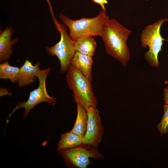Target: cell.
I'll return each instance as SVG.
<instances>
[{
	"label": "cell",
	"mask_w": 168,
	"mask_h": 168,
	"mask_svg": "<svg viewBox=\"0 0 168 168\" xmlns=\"http://www.w3.org/2000/svg\"><path fill=\"white\" fill-rule=\"evenodd\" d=\"M145 0V1H149V0Z\"/></svg>",
	"instance_id": "obj_21"
},
{
	"label": "cell",
	"mask_w": 168,
	"mask_h": 168,
	"mask_svg": "<svg viewBox=\"0 0 168 168\" xmlns=\"http://www.w3.org/2000/svg\"><path fill=\"white\" fill-rule=\"evenodd\" d=\"M106 10L101 9L98 16L91 18L82 17L73 20L61 14L59 18L69 29V38L75 42L87 36L101 37L104 25L110 18L106 15Z\"/></svg>",
	"instance_id": "obj_2"
},
{
	"label": "cell",
	"mask_w": 168,
	"mask_h": 168,
	"mask_svg": "<svg viewBox=\"0 0 168 168\" xmlns=\"http://www.w3.org/2000/svg\"><path fill=\"white\" fill-rule=\"evenodd\" d=\"M93 63L92 57L76 51L71 59L70 64L91 81L92 67Z\"/></svg>",
	"instance_id": "obj_11"
},
{
	"label": "cell",
	"mask_w": 168,
	"mask_h": 168,
	"mask_svg": "<svg viewBox=\"0 0 168 168\" xmlns=\"http://www.w3.org/2000/svg\"><path fill=\"white\" fill-rule=\"evenodd\" d=\"M56 29L60 35L59 41L54 45L45 48L46 53L51 56H56L59 59L62 73L67 71L71 61L76 51L74 48V42L69 38L66 26L61 24L55 19L54 21Z\"/></svg>",
	"instance_id": "obj_5"
},
{
	"label": "cell",
	"mask_w": 168,
	"mask_h": 168,
	"mask_svg": "<svg viewBox=\"0 0 168 168\" xmlns=\"http://www.w3.org/2000/svg\"><path fill=\"white\" fill-rule=\"evenodd\" d=\"M40 63L37 62L34 65L31 62L26 59L20 68L17 82L19 87L22 88L33 83L37 73L40 70Z\"/></svg>",
	"instance_id": "obj_9"
},
{
	"label": "cell",
	"mask_w": 168,
	"mask_h": 168,
	"mask_svg": "<svg viewBox=\"0 0 168 168\" xmlns=\"http://www.w3.org/2000/svg\"><path fill=\"white\" fill-rule=\"evenodd\" d=\"M19 67L11 66L7 61L0 64V79H9L12 83L17 82L20 71Z\"/></svg>",
	"instance_id": "obj_15"
},
{
	"label": "cell",
	"mask_w": 168,
	"mask_h": 168,
	"mask_svg": "<svg viewBox=\"0 0 168 168\" xmlns=\"http://www.w3.org/2000/svg\"><path fill=\"white\" fill-rule=\"evenodd\" d=\"M88 121L86 133L82 142L96 148L102 140L104 133L99 111L96 107L91 106L87 110Z\"/></svg>",
	"instance_id": "obj_8"
},
{
	"label": "cell",
	"mask_w": 168,
	"mask_h": 168,
	"mask_svg": "<svg viewBox=\"0 0 168 168\" xmlns=\"http://www.w3.org/2000/svg\"><path fill=\"white\" fill-rule=\"evenodd\" d=\"M77 118L71 131L83 138L86 133L87 124V110L79 104H77Z\"/></svg>",
	"instance_id": "obj_12"
},
{
	"label": "cell",
	"mask_w": 168,
	"mask_h": 168,
	"mask_svg": "<svg viewBox=\"0 0 168 168\" xmlns=\"http://www.w3.org/2000/svg\"><path fill=\"white\" fill-rule=\"evenodd\" d=\"M82 143V138L71 131L61 135L57 145V150L59 151L73 148Z\"/></svg>",
	"instance_id": "obj_13"
},
{
	"label": "cell",
	"mask_w": 168,
	"mask_h": 168,
	"mask_svg": "<svg viewBox=\"0 0 168 168\" xmlns=\"http://www.w3.org/2000/svg\"><path fill=\"white\" fill-rule=\"evenodd\" d=\"M131 32L114 18L107 20L103 27L101 37L106 53L124 67L130 59L126 42Z\"/></svg>",
	"instance_id": "obj_1"
},
{
	"label": "cell",
	"mask_w": 168,
	"mask_h": 168,
	"mask_svg": "<svg viewBox=\"0 0 168 168\" xmlns=\"http://www.w3.org/2000/svg\"><path fill=\"white\" fill-rule=\"evenodd\" d=\"M58 152L66 164L73 168H86L91 164L90 159L101 160L105 157L93 146L83 143L75 147Z\"/></svg>",
	"instance_id": "obj_7"
},
{
	"label": "cell",
	"mask_w": 168,
	"mask_h": 168,
	"mask_svg": "<svg viewBox=\"0 0 168 168\" xmlns=\"http://www.w3.org/2000/svg\"><path fill=\"white\" fill-rule=\"evenodd\" d=\"M0 96L4 95H9L11 96L12 93L9 92L8 91L7 89L2 88L0 89Z\"/></svg>",
	"instance_id": "obj_19"
},
{
	"label": "cell",
	"mask_w": 168,
	"mask_h": 168,
	"mask_svg": "<svg viewBox=\"0 0 168 168\" xmlns=\"http://www.w3.org/2000/svg\"><path fill=\"white\" fill-rule=\"evenodd\" d=\"M93 2L96 4H99L101 7V9L106 10L105 6V4H107L108 2L107 0H92Z\"/></svg>",
	"instance_id": "obj_17"
},
{
	"label": "cell",
	"mask_w": 168,
	"mask_h": 168,
	"mask_svg": "<svg viewBox=\"0 0 168 168\" xmlns=\"http://www.w3.org/2000/svg\"><path fill=\"white\" fill-rule=\"evenodd\" d=\"M163 96V100L164 102V104H168V86L164 89Z\"/></svg>",
	"instance_id": "obj_18"
},
{
	"label": "cell",
	"mask_w": 168,
	"mask_h": 168,
	"mask_svg": "<svg viewBox=\"0 0 168 168\" xmlns=\"http://www.w3.org/2000/svg\"><path fill=\"white\" fill-rule=\"evenodd\" d=\"M168 21L166 18L161 19L152 24L146 26L142 31L140 42L141 46L149 50L145 53L144 58L151 66L158 67L159 63L158 55L162 51L163 41L165 40L160 33L161 27L165 22Z\"/></svg>",
	"instance_id": "obj_4"
},
{
	"label": "cell",
	"mask_w": 168,
	"mask_h": 168,
	"mask_svg": "<svg viewBox=\"0 0 168 168\" xmlns=\"http://www.w3.org/2000/svg\"><path fill=\"white\" fill-rule=\"evenodd\" d=\"M164 114L161 121L157 126L160 135L167 133L168 131V104L163 106Z\"/></svg>",
	"instance_id": "obj_16"
},
{
	"label": "cell",
	"mask_w": 168,
	"mask_h": 168,
	"mask_svg": "<svg viewBox=\"0 0 168 168\" xmlns=\"http://www.w3.org/2000/svg\"><path fill=\"white\" fill-rule=\"evenodd\" d=\"M66 81L72 91L75 102L86 110L90 107L96 106L97 101L93 92L91 81L71 64L67 70Z\"/></svg>",
	"instance_id": "obj_3"
},
{
	"label": "cell",
	"mask_w": 168,
	"mask_h": 168,
	"mask_svg": "<svg viewBox=\"0 0 168 168\" xmlns=\"http://www.w3.org/2000/svg\"><path fill=\"white\" fill-rule=\"evenodd\" d=\"M51 68L48 67L45 69H40L36 77L39 80L38 87L30 92L27 100L25 102H18L12 112L9 114L8 118L16 110L20 108H24L23 115L25 118L30 110L38 104L45 102L49 105H54L56 101V98L50 96L48 94L46 86V80Z\"/></svg>",
	"instance_id": "obj_6"
},
{
	"label": "cell",
	"mask_w": 168,
	"mask_h": 168,
	"mask_svg": "<svg viewBox=\"0 0 168 168\" xmlns=\"http://www.w3.org/2000/svg\"><path fill=\"white\" fill-rule=\"evenodd\" d=\"M96 43L94 37L89 36L74 42V48L76 52L92 57L94 54Z\"/></svg>",
	"instance_id": "obj_14"
},
{
	"label": "cell",
	"mask_w": 168,
	"mask_h": 168,
	"mask_svg": "<svg viewBox=\"0 0 168 168\" xmlns=\"http://www.w3.org/2000/svg\"><path fill=\"white\" fill-rule=\"evenodd\" d=\"M14 30L11 26L7 27L0 34V63H2L9 59L12 54V47L18 40L15 37L11 40Z\"/></svg>",
	"instance_id": "obj_10"
},
{
	"label": "cell",
	"mask_w": 168,
	"mask_h": 168,
	"mask_svg": "<svg viewBox=\"0 0 168 168\" xmlns=\"http://www.w3.org/2000/svg\"><path fill=\"white\" fill-rule=\"evenodd\" d=\"M46 0L49 5V10L51 13V15H52V17L53 19L55 18V17L54 15V13L53 12V11L52 10V8L51 6V4L50 2V0Z\"/></svg>",
	"instance_id": "obj_20"
}]
</instances>
